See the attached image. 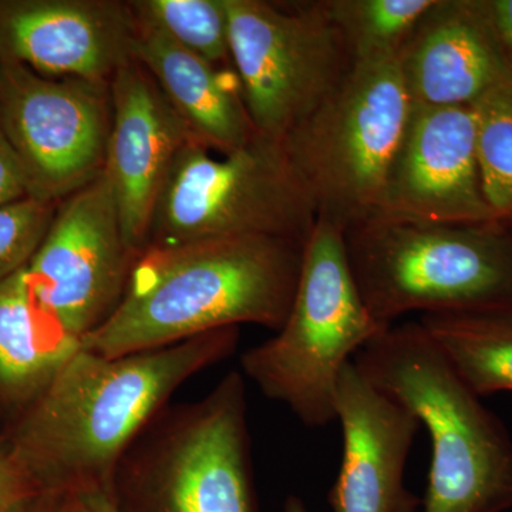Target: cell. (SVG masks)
<instances>
[{
	"instance_id": "21",
	"label": "cell",
	"mask_w": 512,
	"mask_h": 512,
	"mask_svg": "<svg viewBox=\"0 0 512 512\" xmlns=\"http://www.w3.org/2000/svg\"><path fill=\"white\" fill-rule=\"evenodd\" d=\"M485 200L497 221L512 229V79L471 104Z\"/></svg>"
},
{
	"instance_id": "10",
	"label": "cell",
	"mask_w": 512,
	"mask_h": 512,
	"mask_svg": "<svg viewBox=\"0 0 512 512\" xmlns=\"http://www.w3.org/2000/svg\"><path fill=\"white\" fill-rule=\"evenodd\" d=\"M0 127L22 165L29 198L57 205L103 173L110 83L55 79L0 60Z\"/></svg>"
},
{
	"instance_id": "16",
	"label": "cell",
	"mask_w": 512,
	"mask_h": 512,
	"mask_svg": "<svg viewBox=\"0 0 512 512\" xmlns=\"http://www.w3.org/2000/svg\"><path fill=\"white\" fill-rule=\"evenodd\" d=\"M399 57L419 106H471L512 79L488 0H434Z\"/></svg>"
},
{
	"instance_id": "2",
	"label": "cell",
	"mask_w": 512,
	"mask_h": 512,
	"mask_svg": "<svg viewBox=\"0 0 512 512\" xmlns=\"http://www.w3.org/2000/svg\"><path fill=\"white\" fill-rule=\"evenodd\" d=\"M303 247L272 237L148 247L131 269L116 311L83 339L82 348L117 357L244 323L278 332L295 298Z\"/></svg>"
},
{
	"instance_id": "15",
	"label": "cell",
	"mask_w": 512,
	"mask_h": 512,
	"mask_svg": "<svg viewBox=\"0 0 512 512\" xmlns=\"http://www.w3.org/2000/svg\"><path fill=\"white\" fill-rule=\"evenodd\" d=\"M336 420L343 453L329 491L333 512H416L419 495L404 484V468L420 429L403 404L377 389L355 362L342 370L336 390Z\"/></svg>"
},
{
	"instance_id": "25",
	"label": "cell",
	"mask_w": 512,
	"mask_h": 512,
	"mask_svg": "<svg viewBox=\"0 0 512 512\" xmlns=\"http://www.w3.org/2000/svg\"><path fill=\"white\" fill-rule=\"evenodd\" d=\"M29 198L28 183L15 151L0 127V208Z\"/></svg>"
},
{
	"instance_id": "5",
	"label": "cell",
	"mask_w": 512,
	"mask_h": 512,
	"mask_svg": "<svg viewBox=\"0 0 512 512\" xmlns=\"http://www.w3.org/2000/svg\"><path fill=\"white\" fill-rule=\"evenodd\" d=\"M390 326L367 309L352 269L345 231L318 218L303 247L291 311L274 338L241 356V373L305 426L336 420V390L348 363Z\"/></svg>"
},
{
	"instance_id": "1",
	"label": "cell",
	"mask_w": 512,
	"mask_h": 512,
	"mask_svg": "<svg viewBox=\"0 0 512 512\" xmlns=\"http://www.w3.org/2000/svg\"><path fill=\"white\" fill-rule=\"evenodd\" d=\"M238 343L239 328H225L126 356L80 348L3 443L40 491L110 494L121 458L175 390Z\"/></svg>"
},
{
	"instance_id": "19",
	"label": "cell",
	"mask_w": 512,
	"mask_h": 512,
	"mask_svg": "<svg viewBox=\"0 0 512 512\" xmlns=\"http://www.w3.org/2000/svg\"><path fill=\"white\" fill-rule=\"evenodd\" d=\"M419 322L478 396L512 392V303Z\"/></svg>"
},
{
	"instance_id": "14",
	"label": "cell",
	"mask_w": 512,
	"mask_h": 512,
	"mask_svg": "<svg viewBox=\"0 0 512 512\" xmlns=\"http://www.w3.org/2000/svg\"><path fill=\"white\" fill-rule=\"evenodd\" d=\"M133 10L117 0H0V60L46 77L110 83L134 60Z\"/></svg>"
},
{
	"instance_id": "29",
	"label": "cell",
	"mask_w": 512,
	"mask_h": 512,
	"mask_svg": "<svg viewBox=\"0 0 512 512\" xmlns=\"http://www.w3.org/2000/svg\"><path fill=\"white\" fill-rule=\"evenodd\" d=\"M279 512H309V510L305 503H303L301 497H298V495H289Z\"/></svg>"
},
{
	"instance_id": "23",
	"label": "cell",
	"mask_w": 512,
	"mask_h": 512,
	"mask_svg": "<svg viewBox=\"0 0 512 512\" xmlns=\"http://www.w3.org/2000/svg\"><path fill=\"white\" fill-rule=\"evenodd\" d=\"M57 205L25 198L0 208V284L29 264L55 217Z\"/></svg>"
},
{
	"instance_id": "13",
	"label": "cell",
	"mask_w": 512,
	"mask_h": 512,
	"mask_svg": "<svg viewBox=\"0 0 512 512\" xmlns=\"http://www.w3.org/2000/svg\"><path fill=\"white\" fill-rule=\"evenodd\" d=\"M111 127L104 174L109 178L128 248L148 247L161 192L178 154L195 141L153 77L131 60L110 82Z\"/></svg>"
},
{
	"instance_id": "4",
	"label": "cell",
	"mask_w": 512,
	"mask_h": 512,
	"mask_svg": "<svg viewBox=\"0 0 512 512\" xmlns=\"http://www.w3.org/2000/svg\"><path fill=\"white\" fill-rule=\"evenodd\" d=\"M247 406L237 370L197 402L165 406L114 471L117 512H259Z\"/></svg>"
},
{
	"instance_id": "24",
	"label": "cell",
	"mask_w": 512,
	"mask_h": 512,
	"mask_svg": "<svg viewBox=\"0 0 512 512\" xmlns=\"http://www.w3.org/2000/svg\"><path fill=\"white\" fill-rule=\"evenodd\" d=\"M39 488L0 441V512H26Z\"/></svg>"
},
{
	"instance_id": "7",
	"label": "cell",
	"mask_w": 512,
	"mask_h": 512,
	"mask_svg": "<svg viewBox=\"0 0 512 512\" xmlns=\"http://www.w3.org/2000/svg\"><path fill=\"white\" fill-rule=\"evenodd\" d=\"M412 110L399 55L355 60L282 140L318 218L346 231L375 217Z\"/></svg>"
},
{
	"instance_id": "12",
	"label": "cell",
	"mask_w": 512,
	"mask_h": 512,
	"mask_svg": "<svg viewBox=\"0 0 512 512\" xmlns=\"http://www.w3.org/2000/svg\"><path fill=\"white\" fill-rule=\"evenodd\" d=\"M373 218L420 225L500 222L485 200L471 106L413 104Z\"/></svg>"
},
{
	"instance_id": "20",
	"label": "cell",
	"mask_w": 512,
	"mask_h": 512,
	"mask_svg": "<svg viewBox=\"0 0 512 512\" xmlns=\"http://www.w3.org/2000/svg\"><path fill=\"white\" fill-rule=\"evenodd\" d=\"M434 0H319L352 62L396 56Z\"/></svg>"
},
{
	"instance_id": "6",
	"label": "cell",
	"mask_w": 512,
	"mask_h": 512,
	"mask_svg": "<svg viewBox=\"0 0 512 512\" xmlns=\"http://www.w3.org/2000/svg\"><path fill=\"white\" fill-rule=\"evenodd\" d=\"M350 269L373 318L457 313L512 303V229L370 218L345 231Z\"/></svg>"
},
{
	"instance_id": "8",
	"label": "cell",
	"mask_w": 512,
	"mask_h": 512,
	"mask_svg": "<svg viewBox=\"0 0 512 512\" xmlns=\"http://www.w3.org/2000/svg\"><path fill=\"white\" fill-rule=\"evenodd\" d=\"M316 220L315 204L282 141L258 134L221 157L191 141L161 192L148 247L231 237L305 244Z\"/></svg>"
},
{
	"instance_id": "26",
	"label": "cell",
	"mask_w": 512,
	"mask_h": 512,
	"mask_svg": "<svg viewBox=\"0 0 512 512\" xmlns=\"http://www.w3.org/2000/svg\"><path fill=\"white\" fill-rule=\"evenodd\" d=\"M488 5L512 70V0H488Z\"/></svg>"
},
{
	"instance_id": "22",
	"label": "cell",
	"mask_w": 512,
	"mask_h": 512,
	"mask_svg": "<svg viewBox=\"0 0 512 512\" xmlns=\"http://www.w3.org/2000/svg\"><path fill=\"white\" fill-rule=\"evenodd\" d=\"M134 16L215 66L234 69L224 0H136ZM235 70V69H234Z\"/></svg>"
},
{
	"instance_id": "28",
	"label": "cell",
	"mask_w": 512,
	"mask_h": 512,
	"mask_svg": "<svg viewBox=\"0 0 512 512\" xmlns=\"http://www.w3.org/2000/svg\"><path fill=\"white\" fill-rule=\"evenodd\" d=\"M74 495L79 512H117L110 494L104 491H87Z\"/></svg>"
},
{
	"instance_id": "18",
	"label": "cell",
	"mask_w": 512,
	"mask_h": 512,
	"mask_svg": "<svg viewBox=\"0 0 512 512\" xmlns=\"http://www.w3.org/2000/svg\"><path fill=\"white\" fill-rule=\"evenodd\" d=\"M26 266L0 284V407L18 417L82 348L36 301Z\"/></svg>"
},
{
	"instance_id": "9",
	"label": "cell",
	"mask_w": 512,
	"mask_h": 512,
	"mask_svg": "<svg viewBox=\"0 0 512 512\" xmlns=\"http://www.w3.org/2000/svg\"><path fill=\"white\" fill-rule=\"evenodd\" d=\"M224 2L249 117L259 136L282 141L345 79L348 47L319 2Z\"/></svg>"
},
{
	"instance_id": "27",
	"label": "cell",
	"mask_w": 512,
	"mask_h": 512,
	"mask_svg": "<svg viewBox=\"0 0 512 512\" xmlns=\"http://www.w3.org/2000/svg\"><path fill=\"white\" fill-rule=\"evenodd\" d=\"M26 512H79L76 495L67 491H40Z\"/></svg>"
},
{
	"instance_id": "11",
	"label": "cell",
	"mask_w": 512,
	"mask_h": 512,
	"mask_svg": "<svg viewBox=\"0 0 512 512\" xmlns=\"http://www.w3.org/2000/svg\"><path fill=\"white\" fill-rule=\"evenodd\" d=\"M136 261L103 171L57 204L26 272L39 305L83 342L116 311Z\"/></svg>"
},
{
	"instance_id": "17",
	"label": "cell",
	"mask_w": 512,
	"mask_h": 512,
	"mask_svg": "<svg viewBox=\"0 0 512 512\" xmlns=\"http://www.w3.org/2000/svg\"><path fill=\"white\" fill-rule=\"evenodd\" d=\"M134 22V59L153 77L198 144L225 156L258 136L234 69L194 55L136 16Z\"/></svg>"
},
{
	"instance_id": "3",
	"label": "cell",
	"mask_w": 512,
	"mask_h": 512,
	"mask_svg": "<svg viewBox=\"0 0 512 512\" xmlns=\"http://www.w3.org/2000/svg\"><path fill=\"white\" fill-rule=\"evenodd\" d=\"M377 389L426 427L431 460L423 512L512 508V440L420 322L390 326L353 359Z\"/></svg>"
}]
</instances>
